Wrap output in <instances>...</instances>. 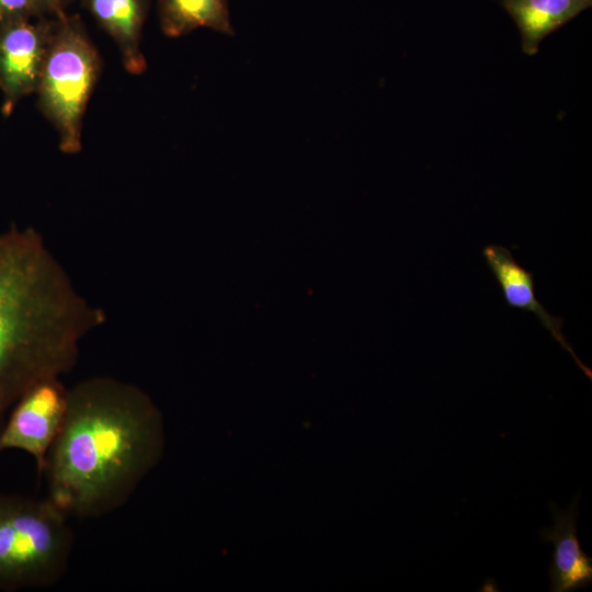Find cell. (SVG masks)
Segmentation results:
<instances>
[{
	"label": "cell",
	"mask_w": 592,
	"mask_h": 592,
	"mask_svg": "<svg viewBox=\"0 0 592 592\" xmlns=\"http://www.w3.org/2000/svg\"><path fill=\"white\" fill-rule=\"evenodd\" d=\"M105 320L34 228L0 234V431L34 385L60 378Z\"/></svg>",
	"instance_id": "cell-2"
},
{
	"label": "cell",
	"mask_w": 592,
	"mask_h": 592,
	"mask_svg": "<svg viewBox=\"0 0 592 592\" xmlns=\"http://www.w3.org/2000/svg\"><path fill=\"white\" fill-rule=\"evenodd\" d=\"M482 257L499 284L505 303L512 308L534 314L561 348L571 354L579 368L591 380V369L581 362L562 333L563 319L549 314L537 299L533 273L522 266L512 252L503 246L485 247Z\"/></svg>",
	"instance_id": "cell-8"
},
{
	"label": "cell",
	"mask_w": 592,
	"mask_h": 592,
	"mask_svg": "<svg viewBox=\"0 0 592 592\" xmlns=\"http://www.w3.org/2000/svg\"><path fill=\"white\" fill-rule=\"evenodd\" d=\"M162 32L171 37L191 33L198 27L234 35L228 0H158Z\"/></svg>",
	"instance_id": "cell-11"
},
{
	"label": "cell",
	"mask_w": 592,
	"mask_h": 592,
	"mask_svg": "<svg viewBox=\"0 0 592 592\" xmlns=\"http://www.w3.org/2000/svg\"><path fill=\"white\" fill-rule=\"evenodd\" d=\"M88 5L118 44L127 69L141 72L145 68L138 47L144 18L141 0H88Z\"/></svg>",
	"instance_id": "cell-10"
},
{
	"label": "cell",
	"mask_w": 592,
	"mask_h": 592,
	"mask_svg": "<svg viewBox=\"0 0 592 592\" xmlns=\"http://www.w3.org/2000/svg\"><path fill=\"white\" fill-rule=\"evenodd\" d=\"M515 22L522 49L533 56L550 33L592 5V0H500Z\"/></svg>",
	"instance_id": "cell-9"
},
{
	"label": "cell",
	"mask_w": 592,
	"mask_h": 592,
	"mask_svg": "<svg viewBox=\"0 0 592 592\" xmlns=\"http://www.w3.org/2000/svg\"><path fill=\"white\" fill-rule=\"evenodd\" d=\"M35 8L32 0H0V19L25 18Z\"/></svg>",
	"instance_id": "cell-12"
},
{
	"label": "cell",
	"mask_w": 592,
	"mask_h": 592,
	"mask_svg": "<svg viewBox=\"0 0 592 592\" xmlns=\"http://www.w3.org/2000/svg\"><path fill=\"white\" fill-rule=\"evenodd\" d=\"M47 497L0 493V591L49 588L67 572L75 535Z\"/></svg>",
	"instance_id": "cell-3"
},
{
	"label": "cell",
	"mask_w": 592,
	"mask_h": 592,
	"mask_svg": "<svg viewBox=\"0 0 592 592\" xmlns=\"http://www.w3.org/2000/svg\"><path fill=\"white\" fill-rule=\"evenodd\" d=\"M99 68L96 50L79 22L65 20L49 34L37 90L42 109L57 128L65 152L81 148L82 117Z\"/></svg>",
	"instance_id": "cell-4"
},
{
	"label": "cell",
	"mask_w": 592,
	"mask_h": 592,
	"mask_svg": "<svg viewBox=\"0 0 592 592\" xmlns=\"http://www.w3.org/2000/svg\"><path fill=\"white\" fill-rule=\"evenodd\" d=\"M163 441L161 414L138 386L110 376L84 379L68 389L47 454V498L69 517L111 513L159 462Z\"/></svg>",
	"instance_id": "cell-1"
},
{
	"label": "cell",
	"mask_w": 592,
	"mask_h": 592,
	"mask_svg": "<svg viewBox=\"0 0 592 592\" xmlns=\"http://www.w3.org/2000/svg\"><path fill=\"white\" fill-rule=\"evenodd\" d=\"M35 7L57 8L62 0H32Z\"/></svg>",
	"instance_id": "cell-13"
},
{
	"label": "cell",
	"mask_w": 592,
	"mask_h": 592,
	"mask_svg": "<svg viewBox=\"0 0 592 592\" xmlns=\"http://www.w3.org/2000/svg\"><path fill=\"white\" fill-rule=\"evenodd\" d=\"M579 500L577 493L565 509L549 503L554 523L539 532L540 540L554 546L548 568L551 592H572L592 584V558L582 549L577 532Z\"/></svg>",
	"instance_id": "cell-7"
},
{
	"label": "cell",
	"mask_w": 592,
	"mask_h": 592,
	"mask_svg": "<svg viewBox=\"0 0 592 592\" xmlns=\"http://www.w3.org/2000/svg\"><path fill=\"white\" fill-rule=\"evenodd\" d=\"M68 388L60 378L45 379L30 388L11 409L0 431V454L20 449L33 456L39 478L58 434L67 406Z\"/></svg>",
	"instance_id": "cell-5"
},
{
	"label": "cell",
	"mask_w": 592,
	"mask_h": 592,
	"mask_svg": "<svg viewBox=\"0 0 592 592\" xmlns=\"http://www.w3.org/2000/svg\"><path fill=\"white\" fill-rule=\"evenodd\" d=\"M49 34L25 18L2 21L0 29V86L4 110L37 89Z\"/></svg>",
	"instance_id": "cell-6"
}]
</instances>
